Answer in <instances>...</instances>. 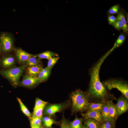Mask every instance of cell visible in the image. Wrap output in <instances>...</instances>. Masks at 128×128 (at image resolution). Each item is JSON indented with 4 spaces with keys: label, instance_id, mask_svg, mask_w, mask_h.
I'll return each mask as SVG.
<instances>
[{
    "label": "cell",
    "instance_id": "6da1fadb",
    "mask_svg": "<svg viewBox=\"0 0 128 128\" xmlns=\"http://www.w3.org/2000/svg\"><path fill=\"white\" fill-rule=\"evenodd\" d=\"M105 59L102 57L91 69L89 93L92 97L103 99L108 96V94L99 77V70Z\"/></svg>",
    "mask_w": 128,
    "mask_h": 128
},
{
    "label": "cell",
    "instance_id": "7a4b0ae2",
    "mask_svg": "<svg viewBox=\"0 0 128 128\" xmlns=\"http://www.w3.org/2000/svg\"><path fill=\"white\" fill-rule=\"evenodd\" d=\"M26 67L23 64L8 69L0 70V75L9 81L13 86L16 87L18 84L20 78Z\"/></svg>",
    "mask_w": 128,
    "mask_h": 128
},
{
    "label": "cell",
    "instance_id": "3957f363",
    "mask_svg": "<svg viewBox=\"0 0 128 128\" xmlns=\"http://www.w3.org/2000/svg\"><path fill=\"white\" fill-rule=\"evenodd\" d=\"M102 84L109 90L114 88L117 89L128 100V85L127 83L121 80L111 79L104 81Z\"/></svg>",
    "mask_w": 128,
    "mask_h": 128
},
{
    "label": "cell",
    "instance_id": "277c9868",
    "mask_svg": "<svg viewBox=\"0 0 128 128\" xmlns=\"http://www.w3.org/2000/svg\"><path fill=\"white\" fill-rule=\"evenodd\" d=\"M14 40L10 34L7 32H3L0 35V45L1 55L7 54L11 52L13 48Z\"/></svg>",
    "mask_w": 128,
    "mask_h": 128
},
{
    "label": "cell",
    "instance_id": "5b68a950",
    "mask_svg": "<svg viewBox=\"0 0 128 128\" xmlns=\"http://www.w3.org/2000/svg\"><path fill=\"white\" fill-rule=\"evenodd\" d=\"M90 96L89 93L84 97L79 100L74 105L72 106V111L74 113L81 111L87 109L89 104Z\"/></svg>",
    "mask_w": 128,
    "mask_h": 128
},
{
    "label": "cell",
    "instance_id": "8992f818",
    "mask_svg": "<svg viewBox=\"0 0 128 128\" xmlns=\"http://www.w3.org/2000/svg\"><path fill=\"white\" fill-rule=\"evenodd\" d=\"M42 81L37 77H34L26 75L23 77L20 83V86L25 87H33Z\"/></svg>",
    "mask_w": 128,
    "mask_h": 128
},
{
    "label": "cell",
    "instance_id": "52a82bcc",
    "mask_svg": "<svg viewBox=\"0 0 128 128\" xmlns=\"http://www.w3.org/2000/svg\"><path fill=\"white\" fill-rule=\"evenodd\" d=\"M15 60L12 55L6 54L2 55L0 58V68L1 70H5L14 64Z\"/></svg>",
    "mask_w": 128,
    "mask_h": 128
},
{
    "label": "cell",
    "instance_id": "ba28073f",
    "mask_svg": "<svg viewBox=\"0 0 128 128\" xmlns=\"http://www.w3.org/2000/svg\"><path fill=\"white\" fill-rule=\"evenodd\" d=\"M128 100L124 97H121L118 99L117 103L115 104L118 117L128 110Z\"/></svg>",
    "mask_w": 128,
    "mask_h": 128
},
{
    "label": "cell",
    "instance_id": "9c48e42d",
    "mask_svg": "<svg viewBox=\"0 0 128 128\" xmlns=\"http://www.w3.org/2000/svg\"><path fill=\"white\" fill-rule=\"evenodd\" d=\"M14 50L17 61L20 64L24 63L30 57L34 55L28 53L20 48H15Z\"/></svg>",
    "mask_w": 128,
    "mask_h": 128
},
{
    "label": "cell",
    "instance_id": "30bf717a",
    "mask_svg": "<svg viewBox=\"0 0 128 128\" xmlns=\"http://www.w3.org/2000/svg\"><path fill=\"white\" fill-rule=\"evenodd\" d=\"M66 106L64 104H62L52 105L48 106L45 109L44 114L50 116H53L56 113L62 110Z\"/></svg>",
    "mask_w": 128,
    "mask_h": 128
},
{
    "label": "cell",
    "instance_id": "8fae6325",
    "mask_svg": "<svg viewBox=\"0 0 128 128\" xmlns=\"http://www.w3.org/2000/svg\"><path fill=\"white\" fill-rule=\"evenodd\" d=\"M82 115L85 119L91 118L101 123L104 121L101 112L98 111L88 110L87 113L82 114Z\"/></svg>",
    "mask_w": 128,
    "mask_h": 128
},
{
    "label": "cell",
    "instance_id": "7c38bea8",
    "mask_svg": "<svg viewBox=\"0 0 128 128\" xmlns=\"http://www.w3.org/2000/svg\"><path fill=\"white\" fill-rule=\"evenodd\" d=\"M43 69L40 64L33 66L27 67L26 70V75L34 77H37Z\"/></svg>",
    "mask_w": 128,
    "mask_h": 128
},
{
    "label": "cell",
    "instance_id": "4fadbf2b",
    "mask_svg": "<svg viewBox=\"0 0 128 128\" xmlns=\"http://www.w3.org/2000/svg\"><path fill=\"white\" fill-rule=\"evenodd\" d=\"M87 93L88 92H84L80 89L77 90L72 92L70 95V97L72 101V106L85 96Z\"/></svg>",
    "mask_w": 128,
    "mask_h": 128
},
{
    "label": "cell",
    "instance_id": "5bb4252c",
    "mask_svg": "<svg viewBox=\"0 0 128 128\" xmlns=\"http://www.w3.org/2000/svg\"><path fill=\"white\" fill-rule=\"evenodd\" d=\"M107 102L110 120L115 122L116 120L118 118L115 104L113 103L111 100L108 101Z\"/></svg>",
    "mask_w": 128,
    "mask_h": 128
},
{
    "label": "cell",
    "instance_id": "9a60e30c",
    "mask_svg": "<svg viewBox=\"0 0 128 128\" xmlns=\"http://www.w3.org/2000/svg\"><path fill=\"white\" fill-rule=\"evenodd\" d=\"M52 69L47 67L43 68L37 77L42 82L46 80L50 76Z\"/></svg>",
    "mask_w": 128,
    "mask_h": 128
},
{
    "label": "cell",
    "instance_id": "2e32d148",
    "mask_svg": "<svg viewBox=\"0 0 128 128\" xmlns=\"http://www.w3.org/2000/svg\"><path fill=\"white\" fill-rule=\"evenodd\" d=\"M83 119L76 117L73 121L69 123V126L71 128H87L82 124Z\"/></svg>",
    "mask_w": 128,
    "mask_h": 128
},
{
    "label": "cell",
    "instance_id": "e0dca14e",
    "mask_svg": "<svg viewBox=\"0 0 128 128\" xmlns=\"http://www.w3.org/2000/svg\"><path fill=\"white\" fill-rule=\"evenodd\" d=\"M125 34L121 33L118 37L113 47L107 53L109 55L115 48L121 46L124 42L126 38Z\"/></svg>",
    "mask_w": 128,
    "mask_h": 128
},
{
    "label": "cell",
    "instance_id": "ac0fdd59",
    "mask_svg": "<svg viewBox=\"0 0 128 128\" xmlns=\"http://www.w3.org/2000/svg\"><path fill=\"white\" fill-rule=\"evenodd\" d=\"M116 17L117 20L121 21L123 25V30L124 33H128V26L126 20L125 16L124 13L122 11H119Z\"/></svg>",
    "mask_w": 128,
    "mask_h": 128
},
{
    "label": "cell",
    "instance_id": "d6986e66",
    "mask_svg": "<svg viewBox=\"0 0 128 128\" xmlns=\"http://www.w3.org/2000/svg\"><path fill=\"white\" fill-rule=\"evenodd\" d=\"M84 123L87 128H99L101 123L92 119L89 118L85 119Z\"/></svg>",
    "mask_w": 128,
    "mask_h": 128
},
{
    "label": "cell",
    "instance_id": "ffe728a7",
    "mask_svg": "<svg viewBox=\"0 0 128 128\" xmlns=\"http://www.w3.org/2000/svg\"><path fill=\"white\" fill-rule=\"evenodd\" d=\"M57 55V54L56 53L50 51H46L38 54L34 55L35 57L41 59H46L48 60L53 56Z\"/></svg>",
    "mask_w": 128,
    "mask_h": 128
},
{
    "label": "cell",
    "instance_id": "44dd1931",
    "mask_svg": "<svg viewBox=\"0 0 128 128\" xmlns=\"http://www.w3.org/2000/svg\"><path fill=\"white\" fill-rule=\"evenodd\" d=\"M41 59L35 57L34 55L30 57L24 63L27 67L33 66L40 64Z\"/></svg>",
    "mask_w": 128,
    "mask_h": 128
},
{
    "label": "cell",
    "instance_id": "7402d4cb",
    "mask_svg": "<svg viewBox=\"0 0 128 128\" xmlns=\"http://www.w3.org/2000/svg\"><path fill=\"white\" fill-rule=\"evenodd\" d=\"M104 103H89L87 109L88 110L97 111L101 112Z\"/></svg>",
    "mask_w": 128,
    "mask_h": 128
},
{
    "label": "cell",
    "instance_id": "603a6c76",
    "mask_svg": "<svg viewBox=\"0 0 128 128\" xmlns=\"http://www.w3.org/2000/svg\"><path fill=\"white\" fill-rule=\"evenodd\" d=\"M101 113L104 120L111 121L109 117V109L107 102H104Z\"/></svg>",
    "mask_w": 128,
    "mask_h": 128
},
{
    "label": "cell",
    "instance_id": "cb8c5ba5",
    "mask_svg": "<svg viewBox=\"0 0 128 128\" xmlns=\"http://www.w3.org/2000/svg\"><path fill=\"white\" fill-rule=\"evenodd\" d=\"M46 105H43L34 109L32 117H42L43 112Z\"/></svg>",
    "mask_w": 128,
    "mask_h": 128
},
{
    "label": "cell",
    "instance_id": "d4e9b609",
    "mask_svg": "<svg viewBox=\"0 0 128 128\" xmlns=\"http://www.w3.org/2000/svg\"><path fill=\"white\" fill-rule=\"evenodd\" d=\"M17 99L20 104L21 109L23 112L28 117H30L31 116V113L23 103L21 99L18 98H17Z\"/></svg>",
    "mask_w": 128,
    "mask_h": 128
},
{
    "label": "cell",
    "instance_id": "484cf974",
    "mask_svg": "<svg viewBox=\"0 0 128 128\" xmlns=\"http://www.w3.org/2000/svg\"><path fill=\"white\" fill-rule=\"evenodd\" d=\"M115 122L110 120H104L101 123L99 128H114Z\"/></svg>",
    "mask_w": 128,
    "mask_h": 128
},
{
    "label": "cell",
    "instance_id": "4316f807",
    "mask_svg": "<svg viewBox=\"0 0 128 128\" xmlns=\"http://www.w3.org/2000/svg\"><path fill=\"white\" fill-rule=\"evenodd\" d=\"M42 119L44 125L47 128H50L52 125L55 123L53 119L48 117H45Z\"/></svg>",
    "mask_w": 128,
    "mask_h": 128
},
{
    "label": "cell",
    "instance_id": "83f0119b",
    "mask_svg": "<svg viewBox=\"0 0 128 128\" xmlns=\"http://www.w3.org/2000/svg\"><path fill=\"white\" fill-rule=\"evenodd\" d=\"M42 117L30 118V122L31 125H37L41 126Z\"/></svg>",
    "mask_w": 128,
    "mask_h": 128
},
{
    "label": "cell",
    "instance_id": "f1b7e54d",
    "mask_svg": "<svg viewBox=\"0 0 128 128\" xmlns=\"http://www.w3.org/2000/svg\"><path fill=\"white\" fill-rule=\"evenodd\" d=\"M120 7L118 4L112 6L108 10V13L110 14H118L119 12Z\"/></svg>",
    "mask_w": 128,
    "mask_h": 128
},
{
    "label": "cell",
    "instance_id": "f546056e",
    "mask_svg": "<svg viewBox=\"0 0 128 128\" xmlns=\"http://www.w3.org/2000/svg\"><path fill=\"white\" fill-rule=\"evenodd\" d=\"M115 29L119 31L123 30V25L122 21L119 20H117L114 23L111 25Z\"/></svg>",
    "mask_w": 128,
    "mask_h": 128
},
{
    "label": "cell",
    "instance_id": "4dcf8cb0",
    "mask_svg": "<svg viewBox=\"0 0 128 128\" xmlns=\"http://www.w3.org/2000/svg\"><path fill=\"white\" fill-rule=\"evenodd\" d=\"M59 58L58 57H53L49 60L47 67L52 68L57 62Z\"/></svg>",
    "mask_w": 128,
    "mask_h": 128
},
{
    "label": "cell",
    "instance_id": "1f68e13d",
    "mask_svg": "<svg viewBox=\"0 0 128 128\" xmlns=\"http://www.w3.org/2000/svg\"><path fill=\"white\" fill-rule=\"evenodd\" d=\"M47 103V102L44 101L39 98H37L36 99L35 105L34 109L43 105H46Z\"/></svg>",
    "mask_w": 128,
    "mask_h": 128
},
{
    "label": "cell",
    "instance_id": "d6a6232c",
    "mask_svg": "<svg viewBox=\"0 0 128 128\" xmlns=\"http://www.w3.org/2000/svg\"><path fill=\"white\" fill-rule=\"evenodd\" d=\"M60 128H71L69 124L68 121L64 119L62 120Z\"/></svg>",
    "mask_w": 128,
    "mask_h": 128
},
{
    "label": "cell",
    "instance_id": "836d02e7",
    "mask_svg": "<svg viewBox=\"0 0 128 128\" xmlns=\"http://www.w3.org/2000/svg\"><path fill=\"white\" fill-rule=\"evenodd\" d=\"M108 19L109 24L111 25L117 20L116 17L113 15H109L108 16Z\"/></svg>",
    "mask_w": 128,
    "mask_h": 128
},
{
    "label": "cell",
    "instance_id": "e575fe53",
    "mask_svg": "<svg viewBox=\"0 0 128 128\" xmlns=\"http://www.w3.org/2000/svg\"><path fill=\"white\" fill-rule=\"evenodd\" d=\"M31 128H41V126L37 125H31Z\"/></svg>",
    "mask_w": 128,
    "mask_h": 128
},
{
    "label": "cell",
    "instance_id": "d590c367",
    "mask_svg": "<svg viewBox=\"0 0 128 128\" xmlns=\"http://www.w3.org/2000/svg\"><path fill=\"white\" fill-rule=\"evenodd\" d=\"M1 47L0 45V57L1 56Z\"/></svg>",
    "mask_w": 128,
    "mask_h": 128
},
{
    "label": "cell",
    "instance_id": "8d00e7d4",
    "mask_svg": "<svg viewBox=\"0 0 128 128\" xmlns=\"http://www.w3.org/2000/svg\"><path fill=\"white\" fill-rule=\"evenodd\" d=\"M41 128H45L41 126Z\"/></svg>",
    "mask_w": 128,
    "mask_h": 128
},
{
    "label": "cell",
    "instance_id": "74e56055",
    "mask_svg": "<svg viewBox=\"0 0 128 128\" xmlns=\"http://www.w3.org/2000/svg\"></svg>",
    "mask_w": 128,
    "mask_h": 128
}]
</instances>
